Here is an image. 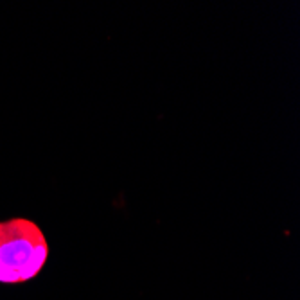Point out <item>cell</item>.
Returning a JSON list of instances; mask_svg holds the SVG:
<instances>
[{"mask_svg":"<svg viewBox=\"0 0 300 300\" xmlns=\"http://www.w3.org/2000/svg\"><path fill=\"white\" fill-rule=\"evenodd\" d=\"M49 257V243L38 225L25 217L0 221V282L20 284L38 275Z\"/></svg>","mask_w":300,"mask_h":300,"instance_id":"6da1fadb","label":"cell"}]
</instances>
